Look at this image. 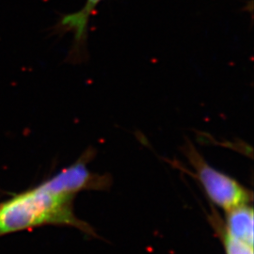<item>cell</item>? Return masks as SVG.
<instances>
[{
    "label": "cell",
    "instance_id": "obj_1",
    "mask_svg": "<svg viewBox=\"0 0 254 254\" xmlns=\"http://www.w3.org/2000/svg\"><path fill=\"white\" fill-rule=\"evenodd\" d=\"M74 196L56 193L41 184L0 204V234L46 224L70 225L90 234V226L73 213Z\"/></svg>",
    "mask_w": 254,
    "mask_h": 254
},
{
    "label": "cell",
    "instance_id": "obj_2",
    "mask_svg": "<svg viewBox=\"0 0 254 254\" xmlns=\"http://www.w3.org/2000/svg\"><path fill=\"white\" fill-rule=\"evenodd\" d=\"M183 152L194 170V177L200 182L206 196L215 205L227 212L252 202V191L211 166L190 141H187Z\"/></svg>",
    "mask_w": 254,
    "mask_h": 254
},
{
    "label": "cell",
    "instance_id": "obj_4",
    "mask_svg": "<svg viewBox=\"0 0 254 254\" xmlns=\"http://www.w3.org/2000/svg\"><path fill=\"white\" fill-rule=\"evenodd\" d=\"M103 0H86L81 9L66 14L60 20L58 27L64 32L73 34V50L80 52L88 36V27L91 15Z\"/></svg>",
    "mask_w": 254,
    "mask_h": 254
},
{
    "label": "cell",
    "instance_id": "obj_5",
    "mask_svg": "<svg viewBox=\"0 0 254 254\" xmlns=\"http://www.w3.org/2000/svg\"><path fill=\"white\" fill-rule=\"evenodd\" d=\"M224 230L230 236L254 247V209L250 204L227 211Z\"/></svg>",
    "mask_w": 254,
    "mask_h": 254
},
{
    "label": "cell",
    "instance_id": "obj_3",
    "mask_svg": "<svg viewBox=\"0 0 254 254\" xmlns=\"http://www.w3.org/2000/svg\"><path fill=\"white\" fill-rule=\"evenodd\" d=\"M94 152L89 150L71 166L62 170L42 184L56 193L74 196L84 190H103L108 189L111 178L108 175L92 173L88 168Z\"/></svg>",
    "mask_w": 254,
    "mask_h": 254
},
{
    "label": "cell",
    "instance_id": "obj_6",
    "mask_svg": "<svg viewBox=\"0 0 254 254\" xmlns=\"http://www.w3.org/2000/svg\"><path fill=\"white\" fill-rule=\"evenodd\" d=\"M221 235L226 254H254V247L230 236L224 229Z\"/></svg>",
    "mask_w": 254,
    "mask_h": 254
}]
</instances>
